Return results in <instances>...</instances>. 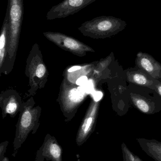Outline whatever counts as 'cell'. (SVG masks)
<instances>
[{
    "mask_svg": "<svg viewBox=\"0 0 161 161\" xmlns=\"http://www.w3.org/2000/svg\"><path fill=\"white\" fill-rule=\"evenodd\" d=\"M25 75L29 79V94H35L44 86L47 80V69L43 62L37 44L33 45L26 60Z\"/></svg>",
    "mask_w": 161,
    "mask_h": 161,
    "instance_id": "cell-4",
    "label": "cell"
},
{
    "mask_svg": "<svg viewBox=\"0 0 161 161\" xmlns=\"http://www.w3.org/2000/svg\"><path fill=\"white\" fill-rule=\"evenodd\" d=\"M63 149L55 137L47 134L36 153L35 161H63Z\"/></svg>",
    "mask_w": 161,
    "mask_h": 161,
    "instance_id": "cell-7",
    "label": "cell"
},
{
    "mask_svg": "<svg viewBox=\"0 0 161 161\" xmlns=\"http://www.w3.org/2000/svg\"><path fill=\"white\" fill-rule=\"evenodd\" d=\"M87 80H88V78L86 76H82L78 78V80H76V83L78 85H83L87 82Z\"/></svg>",
    "mask_w": 161,
    "mask_h": 161,
    "instance_id": "cell-18",
    "label": "cell"
},
{
    "mask_svg": "<svg viewBox=\"0 0 161 161\" xmlns=\"http://www.w3.org/2000/svg\"><path fill=\"white\" fill-rule=\"evenodd\" d=\"M22 103L21 97L16 90L8 89L0 93V108L3 119L7 115L11 118L15 117L20 111Z\"/></svg>",
    "mask_w": 161,
    "mask_h": 161,
    "instance_id": "cell-8",
    "label": "cell"
},
{
    "mask_svg": "<svg viewBox=\"0 0 161 161\" xmlns=\"http://www.w3.org/2000/svg\"><path fill=\"white\" fill-rule=\"evenodd\" d=\"M8 145V141H4L0 143V161H9L8 159L5 157Z\"/></svg>",
    "mask_w": 161,
    "mask_h": 161,
    "instance_id": "cell-17",
    "label": "cell"
},
{
    "mask_svg": "<svg viewBox=\"0 0 161 161\" xmlns=\"http://www.w3.org/2000/svg\"><path fill=\"white\" fill-rule=\"evenodd\" d=\"M34 100L30 98L23 102L19 111V117L16 125V132L13 142L12 156L16 157L19 149L25 142L30 133L35 134L39 127V118L41 109L34 107Z\"/></svg>",
    "mask_w": 161,
    "mask_h": 161,
    "instance_id": "cell-2",
    "label": "cell"
},
{
    "mask_svg": "<svg viewBox=\"0 0 161 161\" xmlns=\"http://www.w3.org/2000/svg\"><path fill=\"white\" fill-rule=\"evenodd\" d=\"M96 0H64L47 12L46 19L53 20L74 15Z\"/></svg>",
    "mask_w": 161,
    "mask_h": 161,
    "instance_id": "cell-6",
    "label": "cell"
},
{
    "mask_svg": "<svg viewBox=\"0 0 161 161\" xmlns=\"http://www.w3.org/2000/svg\"><path fill=\"white\" fill-rule=\"evenodd\" d=\"M98 106V102L95 101L92 102L78 130L76 135V143L79 147L87 142L94 130Z\"/></svg>",
    "mask_w": 161,
    "mask_h": 161,
    "instance_id": "cell-9",
    "label": "cell"
},
{
    "mask_svg": "<svg viewBox=\"0 0 161 161\" xmlns=\"http://www.w3.org/2000/svg\"><path fill=\"white\" fill-rule=\"evenodd\" d=\"M136 141L143 151L154 161H161V142L155 139L137 138Z\"/></svg>",
    "mask_w": 161,
    "mask_h": 161,
    "instance_id": "cell-12",
    "label": "cell"
},
{
    "mask_svg": "<svg viewBox=\"0 0 161 161\" xmlns=\"http://www.w3.org/2000/svg\"><path fill=\"white\" fill-rule=\"evenodd\" d=\"M130 95L132 103L140 111L146 114H152V107L146 99L138 95L131 94Z\"/></svg>",
    "mask_w": 161,
    "mask_h": 161,
    "instance_id": "cell-15",
    "label": "cell"
},
{
    "mask_svg": "<svg viewBox=\"0 0 161 161\" xmlns=\"http://www.w3.org/2000/svg\"><path fill=\"white\" fill-rule=\"evenodd\" d=\"M61 92V104L63 111H73L84 99L85 93L79 88L63 81Z\"/></svg>",
    "mask_w": 161,
    "mask_h": 161,
    "instance_id": "cell-10",
    "label": "cell"
},
{
    "mask_svg": "<svg viewBox=\"0 0 161 161\" xmlns=\"http://www.w3.org/2000/svg\"><path fill=\"white\" fill-rule=\"evenodd\" d=\"M127 75L129 81L136 85L150 88H152L154 86V81L150 79L144 71L128 72Z\"/></svg>",
    "mask_w": 161,
    "mask_h": 161,
    "instance_id": "cell-14",
    "label": "cell"
},
{
    "mask_svg": "<svg viewBox=\"0 0 161 161\" xmlns=\"http://www.w3.org/2000/svg\"><path fill=\"white\" fill-rule=\"evenodd\" d=\"M121 148L123 161H143L140 157L134 154L124 143L122 144Z\"/></svg>",
    "mask_w": 161,
    "mask_h": 161,
    "instance_id": "cell-16",
    "label": "cell"
},
{
    "mask_svg": "<svg viewBox=\"0 0 161 161\" xmlns=\"http://www.w3.org/2000/svg\"><path fill=\"white\" fill-rule=\"evenodd\" d=\"M125 21L113 16H102L82 23L78 30L86 36L103 39L114 36L124 30Z\"/></svg>",
    "mask_w": 161,
    "mask_h": 161,
    "instance_id": "cell-3",
    "label": "cell"
},
{
    "mask_svg": "<svg viewBox=\"0 0 161 161\" xmlns=\"http://www.w3.org/2000/svg\"><path fill=\"white\" fill-rule=\"evenodd\" d=\"M8 23L7 16L5 15L0 31V75L8 57Z\"/></svg>",
    "mask_w": 161,
    "mask_h": 161,
    "instance_id": "cell-13",
    "label": "cell"
},
{
    "mask_svg": "<svg viewBox=\"0 0 161 161\" xmlns=\"http://www.w3.org/2000/svg\"><path fill=\"white\" fill-rule=\"evenodd\" d=\"M155 87H156V90H157V92L161 96V83L158 82V84L155 85Z\"/></svg>",
    "mask_w": 161,
    "mask_h": 161,
    "instance_id": "cell-20",
    "label": "cell"
},
{
    "mask_svg": "<svg viewBox=\"0 0 161 161\" xmlns=\"http://www.w3.org/2000/svg\"><path fill=\"white\" fill-rule=\"evenodd\" d=\"M6 14L8 23V57L3 73L8 75L13 69L19 46L23 20V0H8Z\"/></svg>",
    "mask_w": 161,
    "mask_h": 161,
    "instance_id": "cell-1",
    "label": "cell"
},
{
    "mask_svg": "<svg viewBox=\"0 0 161 161\" xmlns=\"http://www.w3.org/2000/svg\"><path fill=\"white\" fill-rule=\"evenodd\" d=\"M46 38L60 48L77 55L82 56L86 52H94V50L77 40L58 32H47L43 33Z\"/></svg>",
    "mask_w": 161,
    "mask_h": 161,
    "instance_id": "cell-5",
    "label": "cell"
},
{
    "mask_svg": "<svg viewBox=\"0 0 161 161\" xmlns=\"http://www.w3.org/2000/svg\"><path fill=\"white\" fill-rule=\"evenodd\" d=\"M81 69V67L80 66H74V67H72L70 69H69V72H73L75 71Z\"/></svg>",
    "mask_w": 161,
    "mask_h": 161,
    "instance_id": "cell-21",
    "label": "cell"
},
{
    "mask_svg": "<svg viewBox=\"0 0 161 161\" xmlns=\"http://www.w3.org/2000/svg\"><path fill=\"white\" fill-rule=\"evenodd\" d=\"M137 66L147 74L157 80L161 79V65L151 55L140 52L137 55Z\"/></svg>",
    "mask_w": 161,
    "mask_h": 161,
    "instance_id": "cell-11",
    "label": "cell"
},
{
    "mask_svg": "<svg viewBox=\"0 0 161 161\" xmlns=\"http://www.w3.org/2000/svg\"></svg>",
    "mask_w": 161,
    "mask_h": 161,
    "instance_id": "cell-22",
    "label": "cell"
},
{
    "mask_svg": "<svg viewBox=\"0 0 161 161\" xmlns=\"http://www.w3.org/2000/svg\"><path fill=\"white\" fill-rule=\"evenodd\" d=\"M102 97V93L101 92H95L93 94V97L95 101L98 102Z\"/></svg>",
    "mask_w": 161,
    "mask_h": 161,
    "instance_id": "cell-19",
    "label": "cell"
}]
</instances>
